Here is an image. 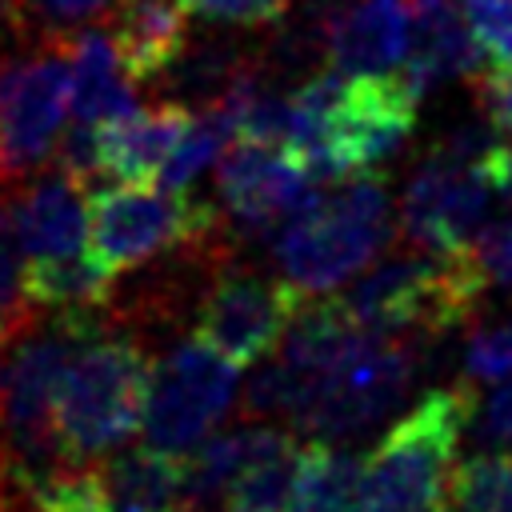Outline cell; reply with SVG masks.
<instances>
[{"instance_id": "6da1fadb", "label": "cell", "mask_w": 512, "mask_h": 512, "mask_svg": "<svg viewBox=\"0 0 512 512\" xmlns=\"http://www.w3.org/2000/svg\"><path fill=\"white\" fill-rule=\"evenodd\" d=\"M152 368L144 344L96 308L56 384V440L64 464H88L144 428Z\"/></svg>"}, {"instance_id": "7a4b0ae2", "label": "cell", "mask_w": 512, "mask_h": 512, "mask_svg": "<svg viewBox=\"0 0 512 512\" xmlns=\"http://www.w3.org/2000/svg\"><path fill=\"white\" fill-rule=\"evenodd\" d=\"M392 240V200L376 168L344 176L340 188L308 192V200L276 228L272 260L308 296L332 292L368 272Z\"/></svg>"}, {"instance_id": "3957f363", "label": "cell", "mask_w": 512, "mask_h": 512, "mask_svg": "<svg viewBox=\"0 0 512 512\" xmlns=\"http://www.w3.org/2000/svg\"><path fill=\"white\" fill-rule=\"evenodd\" d=\"M476 416L472 384L432 388L364 456L356 512H440L456 476V448Z\"/></svg>"}, {"instance_id": "277c9868", "label": "cell", "mask_w": 512, "mask_h": 512, "mask_svg": "<svg viewBox=\"0 0 512 512\" xmlns=\"http://www.w3.org/2000/svg\"><path fill=\"white\" fill-rule=\"evenodd\" d=\"M508 136L488 120L468 124L440 140L412 172L400 200V228L408 248L420 252H464L488 224L492 200L500 196L496 160Z\"/></svg>"}, {"instance_id": "5b68a950", "label": "cell", "mask_w": 512, "mask_h": 512, "mask_svg": "<svg viewBox=\"0 0 512 512\" xmlns=\"http://www.w3.org/2000/svg\"><path fill=\"white\" fill-rule=\"evenodd\" d=\"M488 280L472 256L464 252H420L408 248L404 256H392L376 268H368L344 296V312L372 328V332H392V336H416L432 340L464 324Z\"/></svg>"}, {"instance_id": "8992f818", "label": "cell", "mask_w": 512, "mask_h": 512, "mask_svg": "<svg viewBox=\"0 0 512 512\" xmlns=\"http://www.w3.org/2000/svg\"><path fill=\"white\" fill-rule=\"evenodd\" d=\"M220 212L208 200L172 188H92L88 192V244L112 272L140 268L164 252H212L220 244Z\"/></svg>"}, {"instance_id": "52a82bcc", "label": "cell", "mask_w": 512, "mask_h": 512, "mask_svg": "<svg viewBox=\"0 0 512 512\" xmlns=\"http://www.w3.org/2000/svg\"><path fill=\"white\" fill-rule=\"evenodd\" d=\"M416 336H392L364 328L348 352L308 384L292 424L320 440H348L384 420L408 392L416 372Z\"/></svg>"}, {"instance_id": "ba28073f", "label": "cell", "mask_w": 512, "mask_h": 512, "mask_svg": "<svg viewBox=\"0 0 512 512\" xmlns=\"http://www.w3.org/2000/svg\"><path fill=\"white\" fill-rule=\"evenodd\" d=\"M72 112L68 36L44 32L28 52L0 60V188L48 164Z\"/></svg>"}, {"instance_id": "9c48e42d", "label": "cell", "mask_w": 512, "mask_h": 512, "mask_svg": "<svg viewBox=\"0 0 512 512\" xmlns=\"http://www.w3.org/2000/svg\"><path fill=\"white\" fill-rule=\"evenodd\" d=\"M236 380L240 364L220 356L200 336L172 344V352L152 368L144 444L172 456H192L232 408Z\"/></svg>"}, {"instance_id": "30bf717a", "label": "cell", "mask_w": 512, "mask_h": 512, "mask_svg": "<svg viewBox=\"0 0 512 512\" xmlns=\"http://www.w3.org/2000/svg\"><path fill=\"white\" fill-rule=\"evenodd\" d=\"M304 296L288 276H264L252 268L216 264L208 288L192 308V336L212 344L232 364L268 360L304 308Z\"/></svg>"}, {"instance_id": "8fae6325", "label": "cell", "mask_w": 512, "mask_h": 512, "mask_svg": "<svg viewBox=\"0 0 512 512\" xmlns=\"http://www.w3.org/2000/svg\"><path fill=\"white\" fill-rule=\"evenodd\" d=\"M308 164L284 144L244 140L216 168V192L224 200L228 228L244 236H276V228L308 200L312 192Z\"/></svg>"}, {"instance_id": "7c38bea8", "label": "cell", "mask_w": 512, "mask_h": 512, "mask_svg": "<svg viewBox=\"0 0 512 512\" xmlns=\"http://www.w3.org/2000/svg\"><path fill=\"white\" fill-rule=\"evenodd\" d=\"M412 16L404 0H360L328 12L324 56L344 76H392L404 68Z\"/></svg>"}, {"instance_id": "4fadbf2b", "label": "cell", "mask_w": 512, "mask_h": 512, "mask_svg": "<svg viewBox=\"0 0 512 512\" xmlns=\"http://www.w3.org/2000/svg\"><path fill=\"white\" fill-rule=\"evenodd\" d=\"M12 232L28 264L80 256L88 244V188L60 168L12 200Z\"/></svg>"}, {"instance_id": "5bb4252c", "label": "cell", "mask_w": 512, "mask_h": 512, "mask_svg": "<svg viewBox=\"0 0 512 512\" xmlns=\"http://www.w3.org/2000/svg\"><path fill=\"white\" fill-rule=\"evenodd\" d=\"M188 124H192V112L184 100L132 108L128 116L100 124L104 172H112L124 184H144L164 168V160L172 156Z\"/></svg>"}, {"instance_id": "9a60e30c", "label": "cell", "mask_w": 512, "mask_h": 512, "mask_svg": "<svg viewBox=\"0 0 512 512\" xmlns=\"http://www.w3.org/2000/svg\"><path fill=\"white\" fill-rule=\"evenodd\" d=\"M184 0H120L112 12V44L136 84L164 76L188 48Z\"/></svg>"}, {"instance_id": "2e32d148", "label": "cell", "mask_w": 512, "mask_h": 512, "mask_svg": "<svg viewBox=\"0 0 512 512\" xmlns=\"http://www.w3.org/2000/svg\"><path fill=\"white\" fill-rule=\"evenodd\" d=\"M72 60V120L108 124L136 108V80L128 76L112 32L100 24H84L68 36Z\"/></svg>"}, {"instance_id": "e0dca14e", "label": "cell", "mask_w": 512, "mask_h": 512, "mask_svg": "<svg viewBox=\"0 0 512 512\" xmlns=\"http://www.w3.org/2000/svg\"><path fill=\"white\" fill-rule=\"evenodd\" d=\"M488 68L484 48L476 44L464 12H456L452 4H432L420 8L416 20V36H412V52L404 60V80L424 96L432 84L452 80V76H468L476 80Z\"/></svg>"}, {"instance_id": "ac0fdd59", "label": "cell", "mask_w": 512, "mask_h": 512, "mask_svg": "<svg viewBox=\"0 0 512 512\" xmlns=\"http://www.w3.org/2000/svg\"><path fill=\"white\" fill-rule=\"evenodd\" d=\"M100 472L116 512H196L188 496L184 456L144 444L132 452H116L108 464H100Z\"/></svg>"}, {"instance_id": "d6986e66", "label": "cell", "mask_w": 512, "mask_h": 512, "mask_svg": "<svg viewBox=\"0 0 512 512\" xmlns=\"http://www.w3.org/2000/svg\"><path fill=\"white\" fill-rule=\"evenodd\" d=\"M364 476V456L340 448L332 440L300 444L296 484H292V512H356Z\"/></svg>"}, {"instance_id": "ffe728a7", "label": "cell", "mask_w": 512, "mask_h": 512, "mask_svg": "<svg viewBox=\"0 0 512 512\" xmlns=\"http://www.w3.org/2000/svg\"><path fill=\"white\" fill-rule=\"evenodd\" d=\"M284 436L288 432L284 428H272V424H240L232 432H220V436L204 440L192 456H184L192 504L200 508L208 500H224V492L232 488V480L252 460H260L276 440H284Z\"/></svg>"}, {"instance_id": "44dd1931", "label": "cell", "mask_w": 512, "mask_h": 512, "mask_svg": "<svg viewBox=\"0 0 512 512\" xmlns=\"http://www.w3.org/2000/svg\"><path fill=\"white\" fill-rule=\"evenodd\" d=\"M28 264V260H24ZM116 276L92 256H68V260H44L28 264V296L40 312H64V308H104L112 296Z\"/></svg>"}, {"instance_id": "7402d4cb", "label": "cell", "mask_w": 512, "mask_h": 512, "mask_svg": "<svg viewBox=\"0 0 512 512\" xmlns=\"http://www.w3.org/2000/svg\"><path fill=\"white\" fill-rule=\"evenodd\" d=\"M296 460L300 444L292 432L276 440L260 460H252L232 488L224 492V508L232 512H288L292 508V484H296Z\"/></svg>"}, {"instance_id": "603a6c76", "label": "cell", "mask_w": 512, "mask_h": 512, "mask_svg": "<svg viewBox=\"0 0 512 512\" xmlns=\"http://www.w3.org/2000/svg\"><path fill=\"white\" fill-rule=\"evenodd\" d=\"M232 136H236L232 112H228L220 100L204 104V108L192 116V124L184 128V136H180V144L172 148V156L164 160V168H160V188L188 192V184L224 152V144H228Z\"/></svg>"}, {"instance_id": "cb8c5ba5", "label": "cell", "mask_w": 512, "mask_h": 512, "mask_svg": "<svg viewBox=\"0 0 512 512\" xmlns=\"http://www.w3.org/2000/svg\"><path fill=\"white\" fill-rule=\"evenodd\" d=\"M32 512H116L100 464H60L28 484Z\"/></svg>"}, {"instance_id": "d4e9b609", "label": "cell", "mask_w": 512, "mask_h": 512, "mask_svg": "<svg viewBox=\"0 0 512 512\" xmlns=\"http://www.w3.org/2000/svg\"><path fill=\"white\" fill-rule=\"evenodd\" d=\"M448 504L460 512H512V456L480 452L452 476Z\"/></svg>"}, {"instance_id": "484cf974", "label": "cell", "mask_w": 512, "mask_h": 512, "mask_svg": "<svg viewBox=\"0 0 512 512\" xmlns=\"http://www.w3.org/2000/svg\"><path fill=\"white\" fill-rule=\"evenodd\" d=\"M112 4H120V0H0V16H8V24L16 32L40 28V36H44V32H64Z\"/></svg>"}, {"instance_id": "4316f807", "label": "cell", "mask_w": 512, "mask_h": 512, "mask_svg": "<svg viewBox=\"0 0 512 512\" xmlns=\"http://www.w3.org/2000/svg\"><path fill=\"white\" fill-rule=\"evenodd\" d=\"M460 12L488 56V68H512V0H460Z\"/></svg>"}, {"instance_id": "83f0119b", "label": "cell", "mask_w": 512, "mask_h": 512, "mask_svg": "<svg viewBox=\"0 0 512 512\" xmlns=\"http://www.w3.org/2000/svg\"><path fill=\"white\" fill-rule=\"evenodd\" d=\"M56 168L92 192L96 176L104 172V152H100V124H84V120H72V124H68V132H60V140H56Z\"/></svg>"}, {"instance_id": "f1b7e54d", "label": "cell", "mask_w": 512, "mask_h": 512, "mask_svg": "<svg viewBox=\"0 0 512 512\" xmlns=\"http://www.w3.org/2000/svg\"><path fill=\"white\" fill-rule=\"evenodd\" d=\"M464 368L472 380H484V384L512 380V324L472 332L464 348Z\"/></svg>"}, {"instance_id": "f546056e", "label": "cell", "mask_w": 512, "mask_h": 512, "mask_svg": "<svg viewBox=\"0 0 512 512\" xmlns=\"http://www.w3.org/2000/svg\"><path fill=\"white\" fill-rule=\"evenodd\" d=\"M188 12L204 24H240V28H268L284 20L292 0H184Z\"/></svg>"}, {"instance_id": "4dcf8cb0", "label": "cell", "mask_w": 512, "mask_h": 512, "mask_svg": "<svg viewBox=\"0 0 512 512\" xmlns=\"http://www.w3.org/2000/svg\"><path fill=\"white\" fill-rule=\"evenodd\" d=\"M504 200H508L504 216L488 220L472 244V256H476L484 280L496 288H512V196H504Z\"/></svg>"}, {"instance_id": "1f68e13d", "label": "cell", "mask_w": 512, "mask_h": 512, "mask_svg": "<svg viewBox=\"0 0 512 512\" xmlns=\"http://www.w3.org/2000/svg\"><path fill=\"white\" fill-rule=\"evenodd\" d=\"M480 412V432L504 448H512V380H500L496 392L484 400Z\"/></svg>"}, {"instance_id": "d6a6232c", "label": "cell", "mask_w": 512, "mask_h": 512, "mask_svg": "<svg viewBox=\"0 0 512 512\" xmlns=\"http://www.w3.org/2000/svg\"><path fill=\"white\" fill-rule=\"evenodd\" d=\"M432 4H448V0H416V8H432Z\"/></svg>"}, {"instance_id": "836d02e7", "label": "cell", "mask_w": 512, "mask_h": 512, "mask_svg": "<svg viewBox=\"0 0 512 512\" xmlns=\"http://www.w3.org/2000/svg\"><path fill=\"white\" fill-rule=\"evenodd\" d=\"M224 512H232V508H224Z\"/></svg>"}, {"instance_id": "e575fe53", "label": "cell", "mask_w": 512, "mask_h": 512, "mask_svg": "<svg viewBox=\"0 0 512 512\" xmlns=\"http://www.w3.org/2000/svg\"><path fill=\"white\" fill-rule=\"evenodd\" d=\"M288 512H292V508H288Z\"/></svg>"}]
</instances>
